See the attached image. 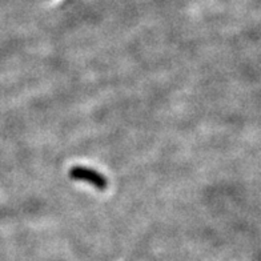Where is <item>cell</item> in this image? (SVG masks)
Segmentation results:
<instances>
[{
	"mask_svg": "<svg viewBox=\"0 0 261 261\" xmlns=\"http://www.w3.org/2000/svg\"><path fill=\"white\" fill-rule=\"evenodd\" d=\"M69 177L76 181H86L91 186H93L99 191H104L108 187V181H107L106 176L99 173L95 169L87 168V167H80V165H75L69 169L68 172Z\"/></svg>",
	"mask_w": 261,
	"mask_h": 261,
	"instance_id": "6da1fadb",
	"label": "cell"
}]
</instances>
